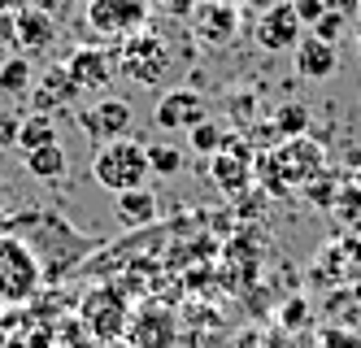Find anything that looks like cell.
Instances as JSON below:
<instances>
[{"label": "cell", "mask_w": 361, "mask_h": 348, "mask_svg": "<svg viewBox=\"0 0 361 348\" xmlns=\"http://www.w3.org/2000/svg\"><path fill=\"white\" fill-rule=\"evenodd\" d=\"M44 265L35 248L13 231H0V309H18L39 296L44 287Z\"/></svg>", "instance_id": "cell-1"}, {"label": "cell", "mask_w": 361, "mask_h": 348, "mask_svg": "<svg viewBox=\"0 0 361 348\" xmlns=\"http://www.w3.org/2000/svg\"><path fill=\"white\" fill-rule=\"evenodd\" d=\"M92 179L105 187V192L122 196V192H135L152 179V166H148V148L140 140H109L100 144L96 157H92Z\"/></svg>", "instance_id": "cell-2"}, {"label": "cell", "mask_w": 361, "mask_h": 348, "mask_svg": "<svg viewBox=\"0 0 361 348\" xmlns=\"http://www.w3.org/2000/svg\"><path fill=\"white\" fill-rule=\"evenodd\" d=\"M79 318H83V327L100 340V344H114L126 335V323H131V305H126V296L118 287L109 283H100L92 287L87 296L79 301Z\"/></svg>", "instance_id": "cell-3"}, {"label": "cell", "mask_w": 361, "mask_h": 348, "mask_svg": "<svg viewBox=\"0 0 361 348\" xmlns=\"http://www.w3.org/2000/svg\"><path fill=\"white\" fill-rule=\"evenodd\" d=\"M131 348H174L178 344V313L161 301H144L140 309H131V323L122 335Z\"/></svg>", "instance_id": "cell-4"}, {"label": "cell", "mask_w": 361, "mask_h": 348, "mask_svg": "<svg viewBox=\"0 0 361 348\" xmlns=\"http://www.w3.org/2000/svg\"><path fill=\"white\" fill-rule=\"evenodd\" d=\"M118 70L131 74L135 83H157V78L170 70V48L157 35L135 31V35H126L122 48H118Z\"/></svg>", "instance_id": "cell-5"}, {"label": "cell", "mask_w": 361, "mask_h": 348, "mask_svg": "<svg viewBox=\"0 0 361 348\" xmlns=\"http://www.w3.org/2000/svg\"><path fill=\"white\" fill-rule=\"evenodd\" d=\"M148 0H87V26L105 40H126L144 31Z\"/></svg>", "instance_id": "cell-6"}, {"label": "cell", "mask_w": 361, "mask_h": 348, "mask_svg": "<svg viewBox=\"0 0 361 348\" xmlns=\"http://www.w3.org/2000/svg\"><path fill=\"white\" fill-rule=\"evenodd\" d=\"M257 166H262V170H279L288 183H309V179H322V148H318L314 140L296 136V140L283 144L279 152L262 157Z\"/></svg>", "instance_id": "cell-7"}, {"label": "cell", "mask_w": 361, "mask_h": 348, "mask_svg": "<svg viewBox=\"0 0 361 348\" xmlns=\"http://www.w3.org/2000/svg\"><path fill=\"white\" fill-rule=\"evenodd\" d=\"M79 126L87 131V140L96 144H109V140H122L131 131V104L118 100V96H105L96 104H83L79 109Z\"/></svg>", "instance_id": "cell-8"}, {"label": "cell", "mask_w": 361, "mask_h": 348, "mask_svg": "<svg viewBox=\"0 0 361 348\" xmlns=\"http://www.w3.org/2000/svg\"><path fill=\"white\" fill-rule=\"evenodd\" d=\"M204 118H209L204 96L192 92V88H174V92H166L157 104H152V122H157L161 131H192Z\"/></svg>", "instance_id": "cell-9"}, {"label": "cell", "mask_w": 361, "mask_h": 348, "mask_svg": "<svg viewBox=\"0 0 361 348\" xmlns=\"http://www.w3.org/2000/svg\"><path fill=\"white\" fill-rule=\"evenodd\" d=\"M257 44L270 52H292L300 44V18L292 0H279V5L262 9V22H257Z\"/></svg>", "instance_id": "cell-10"}, {"label": "cell", "mask_w": 361, "mask_h": 348, "mask_svg": "<svg viewBox=\"0 0 361 348\" xmlns=\"http://www.w3.org/2000/svg\"><path fill=\"white\" fill-rule=\"evenodd\" d=\"M70 78L79 83V92H100V88H109L114 83V74H118V57L105 48H74L70 52V61H66Z\"/></svg>", "instance_id": "cell-11"}, {"label": "cell", "mask_w": 361, "mask_h": 348, "mask_svg": "<svg viewBox=\"0 0 361 348\" xmlns=\"http://www.w3.org/2000/svg\"><path fill=\"white\" fill-rule=\"evenodd\" d=\"M296 57V70L305 78H331L335 70H340V52H335V44L318 40V35H300V44L292 48Z\"/></svg>", "instance_id": "cell-12"}, {"label": "cell", "mask_w": 361, "mask_h": 348, "mask_svg": "<svg viewBox=\"0 0 361 348\" xmlns=\"http://www.w3.org/2000/svg\"><path fill=\"white\" fill-rule=\"evenodd\" d=\"M57 40V22H53V13H44V9H22V13H13V44L18 48H27V52H39V48H48Z\"/></svg>", "instance_id": "cell-13"}, {"label": "cell", "mask_w": 361, "mask_h": 348, "mask_svg": "<svg viewBox=\"0 0 361 348\" xmlns=\"http://www.w3.org/2000/svg\"><path fill=\"white\" fill-rule=\"evenodd\" d=\"M214 183L222 187V192H231V196H240L244 187H248V152L235 144V140H226L222 144V152H214Z\"/></svg>", "instance_id": "cell-14"}, {"label": "cell", "mask_w": 361, "mask_h": 348, "mask_svg": "<svg viewBox=\"0 0 361 348\" xmlns=\"http://www.w3.org/2000/svg\"><path fill=\"white\" fill-rule=\"evenodd\" d=\"M192 26L200 31V40L226 44L231 35H235V9H231L226 0H204L200 9H192Z\"/></svg>", "instance_id": "cell-15"}, {"label": "cell", "mask_w": 361, "mask_h": 348, "mask_svg": "<svg viewBox=\"0 0 361 348\" xmlns=\"http://www.w3.org/2000/svg\"><path fill=\"white\" fill-rule=\"evenodd\" d=\"M83 92H79V83L70 78V70L66 66H53V70H44V78H39V92H35V104H39V114H53V109H61V104H74Z\"/></svg>", "instance_id": "cell-16"}, {"label": "cell", "mask_w": 361, "mask_h": 348, "mask_svg": "<svg viewBox=\"0 0 361 348\" xmlns=\"http://www.w3.org/2000/svg\"><path fill=\"white\" fill-rule=\"evenodd\" d=\"M22 166H27L31 179H44V183H57L66 170H70V157L61 144H44V148H31L22 152Z\"/></svg>", "instance_id": "cell-17"}, {"label": "cell", "mask_w": 361, "mask_h": 348, "mask_svg": "<svg viewBox=\"0 0 361 348\" xmlns=\"http://www.w3.org/2000/svg\"><path fill=\"white\" fill-rule=\"evenodd\" d=\"M152 218H157V196L148 187H135V192L118 196V222L122 227H148Z\"/></svg>", "instance_id": "cell-18"}, {"label": "cell", "mask_w": 361, "mask_h": 348, "mask_svg": "<svg viewBox=\"0 0 361 348\" xmlns=\"http://www.w3.org/2000/svg\"><path fill=\"white\" fill-rule=\"evenodd\" d=\"M44 144H57V126L48 114H31L22 118V131H18V148L31 152V148H44Z\"/></svg>", "instance_id": "cell-19"}, {"label": "cell", "mask_w": 361, "mask_h": 348, "mask_svg": "<svg viewBox=\"0 0 361 348\" xmlns=\"http://www.w3.org/2000/svg\"><path fill=\"white\" fill-rule=\"evenodd\" d=\"M31 57H9V61H0V92L5 96H27L31 92Z\"/></svg>", "instance_id": "cell-20"}, {"label": "cell", "mask_w": 361, "mask_h": 348, "mask_svg": "<svg viewBox=\"0 0 361 348\" xmlns=\"http://www.w3.org/2000/svg\"><path fill=\"white\" fill-rule=\"evenodd\" d=\"M144 148H148V166H152V174H157V179L183 174V148H174V144H166V140L144 144Z\"/></svg>", "instance_id": "cell-21"}, {"label": "cell", "mask_w": 361, "mask_h": 348, "mask_svg": "<svg viewBox=\"0 0 361 348\" xmlns=\"http://www.w3.org/2000/svg\"><path fill=\"white\" fill-rule=\"evenodd\" d=\"M274 131L283 140H296V136H305L309 131V109L300 100H288V104H279L274 109Z\"/></svg>", "instance_id": "cell-22"}, {"label": "cell", "mask_w": 361, "mask_h": 348, "mask_svg": "<svg viewBox=\"0 0 361 348\" xmlns=\"http://www.w3.org/2000/svg\"><path fill=\"white\" fill-rule=\"evenodd\" d=\"M222 144H226V136H222V126L218 122H196L192 126V152H200V157H214V152H222Z\"/></svg>", "instance_id": "cell-23"}, {"label": "cell", "mask_w": 361, "mask_h": 348, "mask_svg": "<svg viewBox=\"0 0 361 348\" xmlns=\"http://www.w3.org/2000/svg\"><path fill=\"white\" fill-rule=\"evenodd\" d=\"M344 26H348V13H340V9H326V13L314 22V31H309V35H318V40L335 44V40H340V31H344Z\"/></svg>", "instance_id": "cell-24"}, {"label": "cell", "mask_w": 361, "mask_h": 348, "mask_svg": "<svg viewBox=\"0 0 361 348\" xmlns=\"http://www.w3.org/2000/svg\"><path fill=\"white\" fill-rule=\"evenodd\" d=\"M292 5H296V18H300V22L314 26V22L331 9V0H292Z\"/></svg>", "instance_id": "cell-25"}, {"label": "cell", "mask_w": 361, "mask_h": 348, "mask_svg": "<svg viewBox=\"0 0 361 348\" xmlns=\"http://www.w3.org/2000/svg\"><path fill=\"white\" fill-rule=\"evenodd\" d=\"M18 131H22L18 118H0V148H18Z\"/></svg>", "instance_id": "cell-26"}, {"label": "cell", "mask_w": 361, "mask_h": 348, "mask_svg": "<svg viewBox=\"0 0 361 348\" xmlns=\"http://www.w3.org/2000/svg\"><path fill=\"white\" fill-rule=\"evenodd\" d=\"M13 44V13H0V48Z\"/></svg>", "instance_id": "cell-27"}, {"label": "cell", "mask_w": 361, "mask_h": 348, "mask_svg": "<svg viewBox=\"0 0 361 348\" xmlns=\"http://www.w3.org/2000/svg\"><path fill=\"white\" fill-rule=\"evenodd\" d=\"M27 5H22V0H0V13H22Z\"/></svg>", "instance_id": "cell-28"}, {"label": "cell", "mask_w": 361, "mask_h": 348, "mask_svg": "<svg viewBox=\"0 0 361 348\" xmlns=\"http://www.w3.org/2000/svg\"><path fill=\"white\" fill-rule=\"evenodd\" d=\"M248 5H257V9H270V0H248Z\"/></svg>", "instance_id": "cell-29"}, {"label": "cell", "mask_w": 361, "mask_h": 348, "mask_svg": "<svg viewBox=\"0 0 361 348\" xmlns=\"http://www.w3.org/2000/svg\"><path fill=\"white\" fill-rule=\"evenodd\" d=\"M357 52H361V22H357Z\"/></svg>", "instance_id": "cell-30"}, {"label": "cell", "mask_w": 361, "mask_h": 348, "mask_svg": "<svg viewBox=\"0 0 361 348\" xmlns=\"http://www.w3.org/2000/svg\"><path fill=\"white\" fill-rule=\"evenodd\" d=\"M0 231H5V218H0Z\"/></svg>", "instance_id": "cell-31"}, {"label": "cell", "mask_w": 361, "mask_h": 348, "mask_svg": "<svg viewBox=\"0 0 361 348\" xmlns=\"http://www.w3.org/2000/svg\"><path fill=\"white\" fill-rule=\"evenodd\" d=\"M0 348H9V344H5V340H0Z\"/></svg>", "instance_id": "cell-32"}]
</instances>
